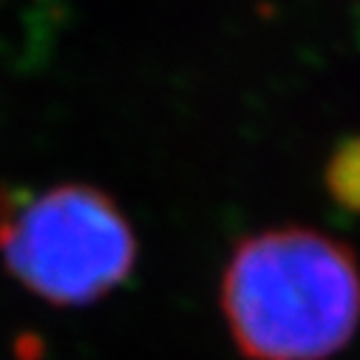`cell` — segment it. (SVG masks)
<instances>
[{
	"label": "cell",
	"instance_id": "obj_1",
	"mask_svg": "<svg viewBox=\"0 0 360 360\" xmlns=\"http://www.w3.org/2000/svg\"><path fill=\"white\" fill-rule=\"evenodd\" d=\"M219 301L247 360H329L360 326V264L326 233L261 230L233 250Z\"/></svg>",
	"mask_w": 360,
	"mask_h": 360
},
{
	"label": "cell",
	"instance_id": "obj_2",
	"mask_svg": "<svg viewBox=\"0 0 360 360\" xmlns=\"http://www.w3.org/2000/svg\"><path fill=\"white\" fill-rule=\"evenodd\" d=\"M12 276L57 307L94 304L136 264V236L117 202L88 185H60L0 224Z\"/></svg>",
	"mask_w": 360,
	"mask_h": 360
},
{
	"label": "cell",
	"instance_id": "obj_3",
	"mask_svg": "<svg viewBox=\"0 0 360 360\" xmlns=\"http://www.w3.org/2000/svg\"><path fill=\"white\" fill-rule=\"evenodd\" d=\"M323 182L335 205L349 213H360V134L346 136L332 150Z\"/></svg>",
	"mask_w": 360,
	"mask_h": 360
}]
</instances>
